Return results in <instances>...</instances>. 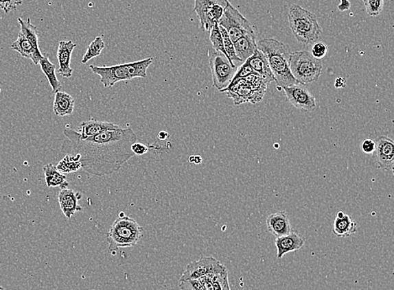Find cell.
Here are the masks:
<instances>
[{"label": "cell", "mask_w": 394, "mask_h": 290, "mask_svg": "<svg viewBox=\"0 0 394 290\" xmlns=\"http://www.w3.org/2000/svg\"><path fill=\"white\" fill-rule=\"evenodd\" d=\"M224 269H227V267L219 260L213 257H201L187 265L179 282L198 280L205 275L219 273Z\"/></svg>", "instance_id": "10"}, {"label": "cell", "mask_w": 394, "mask_h": 290, "mask_svg": "<svg viewBox=\"0 0 394 290\" xmlns=\"http://www.w3.org/2000/svg\"><path fill=\"white\" fill-rule=\"evenodd\" d=\"M290 67L292 76L303 86L316 82L323 69L321 60L305 51L291 52Z\"/></svg>", "instance_id": "6"}, {"label": "cell", "mask_w": 394, "mask_h": 290, "mask_svg": "<svg viewBox=\"0 0 394 290\" xmlns=\"http://www.w3.org/2000/svg\"><path fill=\"white\" fill-rule=\"evenodd\" d=\"M75 100L70 94L62 91L55 93L54 111L56 116H69L73 114Z\"/></svg>", "instance_id": "24"}, {"label": "cell", "mask_w": 394, "mask_h": 290, "mask_svg": "<svg viewBox=\"0 0 394 290\" xmlns=\"http://www.w3.org/2000/svg\"><path fill=\"white\" fill-rule=\"evenodd\" d=\"M208 58L210 71H211L213 86L221 91L230 85L237 67L231 63L222 52L208 49Z\"/></svg>", "instance_id": "7"}, {"label": "cell", "mask_w": 394, "mask_h": 290, "mask_svg": "<svg viewBox=\"0 0 394 290\" xmlns=\"http://www.w3.org/2000/svg\"><path fill=\"white\" fill-rule=\"evenodd\" d=\"M209 32H210L209 40L210 43H211L212 44L213 50L222 52V53L228 58L227 51H225L224 50V41L222 38V35H221L220 31L219 24L213 26V27L211 29V31H210ZM229 61H230V60H229Z\"/></svg>", "instance_id": "30"}, {"label": "cell", "mask_w": 394, "mask_h": 290, "mask_svg": "<svg viewBox=\"0 0 394 290\" xmlns=\"http://www.w3.org/2000/svg\"><path fill=\"white\" fill-rule=\"evenodd\" d=\"M220 93H227V96L233 99L235 105L248 103L256 104L261 101L264 97L255 91L243 78L231 82L227 88L221 90Z\"/></svg>", "instance_id": "11"}, {"label": "cell", "mask_w": 394, "mask_h": 290, "mask_svg": "<svg viewBox=\"0 0 394 290\" xmlns=\"http://www.w3.org/2000/svg\"><path fill=\"white\" fill-rule=\"evenodd\" d=\"M82 195L80 192L74 191L72 189H63L59 192L58 202L60 208L65 214L67 219H70L73 215L78 212H82V208L78 204V202L82 199Z\"/></svg>", "instance_id": "14"}, {"label": "cell", "mask_w": 394, "mask_h": 290, "mask_svg": "<svg viewBox=\"0 0 394 290\" xmlns=\"http://www.w3.org/2000/svg\"><path fill=\"white\" fill-rule=\"evenodd\" d=\"M0 290H5V289H3L1 285H0Z\"/></svg>", "instance_id": "44"}, {"label": "cell", "mask_w": 394, "mask_h": 290, "mask_svg": "<svg viewBox=\"0 0 394 290\" xmlns=\"http://www.w3.org/2000/svg\"><path fill=\"white\" fill-rule=\"evenodd\" d=\"M198 280L206 290H231L228 280V271L205 275Z\"/></svg>", "instance_id": "21"}, {"label": "cell", "mask_w": 394, "mask_h": 290, "mask_svg": "<svg viewBox=\"0 0 394 290\" xmlns=\"http://www.w3.org/2000/svg\"><path fill=\"white\" fill-rule=\"evenodd\" d=\"M18 22L21 25V33L23 34L25 38L29 40V43L36 51H40L38 44V29H37L36 26L32 23L31 19L28 18L27 20L24 21L22 18H18Z\"/></svg>", "instance_id": "27"}, {"label": "cell", "mask_w": 394, "mask_h": 290, "mask_svg": "<svg viewBox=\"0 0 394 290\" xmlns=\"http://www.w3.org/2000/svg\"><path fill=\"white\" fill-rule=\"evenodd\" d=\"M219 27L221 35H222L224 50L227 51L229 60H230L231 63H234V61L242 62L241 60L235 54L233 43H232L230 36H229L227 29L220 25Z\"/></svg>", "instance_id": "31"}, {"label": "cell", "mask_w": 394, "mask_h": 290, "mask_svg": "<svg viewBox=\"0 0 394 290\" xmlns=\"http://www.w3.org/2000/svg\"><path fill=\"white\" fill-rule=\"evenodd\" d=\"M82 168L80 158L72 154H67L56 165V169L61 173H73Z\"/></svg>", "instance_id": "29"}, {"label": "cell", "mask_w": 394, "mask_h": 290, "mask_svg": "<svg viewBox=\"0 0 394 290\" xmlns=\"http://www.w3.org/2000/svg\"><path fill=\"white\" fill-rule=\"evenodd\" d=\"M153 61V58H149L138 62L111 67L91 65L89 66V69L93 73L99 75L101 84H103L104 88H110L119 82L132 80L137 77L146 78L148 77L146 71Z\"/></svg>", "instance_id": "3"}, {"label": "cell", "mask_w": 394, "mask_h": 290, "mask_svg": "<svg viewBox=\"0 0 394 290\" xmlns=\"http://www.w3.org/2000/svg\"><path fill=\"white\" fill-rule=\"evenodd\" d=\"M121 126L113 123L97 121L95 119H89V121L82 122L77 131L82 138H87L102 134L104 132L114 131L121 129Z\"/></svg>", "instance_id": "18"}, {"label": "cell", "mask_w": 394, "mask_h": 290, "mask_svg": "<svg viewBox=\"0 0 394 290\" xmlns=\"http://www.w3.org/2000/svg\"><path fill=\"white\" fill-rule=\"evenodd\" d=\"M45 180L48 187H60L61 190L67 189L69 186L67 182L66 176L60 172L56 167L52 164H48L43 167Z\"/></svg>", "instance_id": "25"}, {"label": "cell", "mask_w": 394, "mask_h": 290, "mask_svg": "<svg viewBox=\"0 0 394 290\" xmlns=\"http://www.w3.org/2000/svg\"><path fill=\"white\" fill-rule=\"evenodd\" d=\"M219 25L227 29L232 43H235V40L242 38L244 36L256 35L253 25L232 5L231 0L225 7Z\"/></svg>", "instance_id": "8"}, {"label": "cell", "mask_w": 394, "mask_h": 290, "mask_svg": "<svg viewBox=\"0 0 394 290\" xmlns=\"http://www.w3.org/2000/svg\"><path fill=\"white\" fill-rule=\"evenodd\" d=\"M131 152H132L135 156H143V154L149 152V148L148 146L141 144V143H134L131 145Z\"/></svg>", "instance_id": "37"}, {"label": "cell", "mask_w": 394, "mask_h": 290, "mask_svg": "<svg viewBox=\"0 0 394 290\" xmlns=\"http://www.w3.org/2000/svg\"><path fill=\"white\" fill-rule=\"evenodd\" d=\"M268 232L276 237L290 234L292 231L286 212H279L269 215L266 220Z\"/></svg>", "instance_id": "16"}, {"label": "cell", "mask_w": 394, "mask_h": 290, "mask_svg": "<svg viewBox=\"0 0 394 290\" xmlns=\"http://www.w3.org/2000/svg\"><path fill=\"white\" fill-rule=\"evenodd\" d=\"M375 142H376V148H375L373 157L375 165L385 171L393 172L394 167L393 141L388 137L381 136Z\"/></svg>", "instance_id": "13"}, {"label": "cell", "mask_w": 394, "mask_h": 290, "mask_svg": "<svg viewBox=\"0 0 394 290\" xmlns=\"http://www.w3.org/2000/svg\"><path fill=\"white\" fill-rule=\"evenodd\" d=\"M76 47L77 45L72 40H62L59 43L58 53H56L59 64L58 73L62 77L70 78L73 76V71L71 69L70 64L73 51Z\"/></svg>", "instance_id": "15"}, {"label": "cell", "mask_w": 394, "mask_h": 290, "mask_svg": "<svg viewBox=\"0 0 394 290\" xmlns=\"http://www.w3.org/2000/svg\"><path fill=\"white\" fill-rule=\"evenodd\" d=\"M291 31L299 43L310 45L320 39L323 29L311 11L298 5H291L288 14Z\"/></svg>", "instance_id": "4"}, {"label": "cell", "mask_w": 394, "mask_h": 290, "mask_svg": "<svg viewBox=\"0 0 394 290\" xmlns=\"http://www.w3.org/2000/svg\"><path fill=\"white\" fill-rule=\"evenodd\" d=\"M159 137L161 139V141H165V139L169 137V134L167 133L166 131H161L159 134Z\"/></svg>", "instance_id": "42"}, {"label": "cell", "mask_w": 394, "mask_h": 290, "mask_svg": "<svg viewBox=\"0 0 394 290\" xmlns=\"http://www.w3.org/2000/svg\"><path fill=\"white\" fill-rule=\"evenodd\" d=\"M251 74H256V73H255L253 69H251V67L249 66V64L245 61L242 65L239 67L238 70L236 71L235 76L233 78H232L231 82H235L240 80V79L245 78Z\"/></svg>", "instance_id": "33"}, {"label": "cell", "mask_w": 394, "mask_h": 290, "mask_svg": "<svg viewBox=\"0 0 394 290\" xmlns=\"http://www.w3.org/2000/svg\"><path fill=\"white\" fill-rule=\"evenodd\" d=\"M23 3V0H0V10L5 11L6 13L11 11L16 10L18 6Z\"/></svg>", "instance_id": "35"}, {"label": "cell", "mask_w": 394, "mask_h": 290, "mask_svg": "<svg viewBox=\"0 0 394 290\" xmlns=\"http://www.w3.org/2000/svg\"><path fill=\"white\" fill-rule=\"evenodd\" d=\"M351 9V2L349 0H340L339 5H338V10L340 12H344V11H347Z\"/></svg>", "instance_id": "39"}, {"label": "cell", "mask_w": 394, "mask_h": 290, "mask_svg": "<svg viewBox=\"0 0 394 290\" xmlns=\"http://www.w3.org/2000/svg\"><path fill=\"white\" fill-rule=\"evenodd\" d=\"M246 62L249 64V66L253 70L262 77L266 79L270 82H274V78L271 69H270L268 62L266 61L265 56L261 51H259L257 47L255 51L254 54Z\"/></svg>", "instance_id": "22"}, {"label": "cell", "mask_w": 394, "mask_h": 290, "mask_svg": "<svg viewBox=\"0 0 394 290\" xmlns=\"http://www.w3.org/2000/svg\"><path fill=\"white\" fill-rule=\"evenodd\" d=\"M143 230L133 218L119 217L106 234L108 250L115 254L119 248L137 246L143 236Z\"/></svg>", "instance_id": "5"}, {"label": "cell", "mask_w": 394, "mask_h": 290, "mask_svg": "<svg viewBox=\"0 0 394 290\" xmlns=\"http://www.w3.org/2000/svg\"><path fill=\"white\" fill-rule=\"evenodd\" d=\"M327 52L328 47L326 46L325 43H315L310 54L312 55L314 58L321 60L325 58Z\"/></svg>", "instance_id": "34"}, {"label": "cell", "mask_w": 394, "mask_h": 290, "mask_svg": "<svg viewBox=\"0 0 394 290\" xmlns=\"http://www.w3.org/2000/svg\"><path fill=\"white\" fill-rule=\"evenodd\" d=\"M105 47V43L103 40L102 36H97L95 40L90 43L87 51H86L85 54L82 56V64L88 63L90 60L93 58H97L101 54V52L103 51L104 48Z\"/></svg>", "instance_id": "28"}, {"label": "cell", "mask_w": 394, "mask_h": 290, "mask_svg": "<svg viewBox=\"0 0 394 290\" xmlns=\"http://www.w3.org/2000/svg\"><path fill=\"white\" fill-rule=\"evenodd\" d=\"M10 48L12 49L13 51L19 52L22 58L32 60V62L35 64V65H38L41 58H43V55L41 54V52L36 51L21 32L19 34L17 40L11 45Z\"/></svg>", "instance_id": "19"}, {"label": "cell", "mask_w": 394, "mask_h": 290, "mask_svg": "<svg viewBox=\"0 0 394 290\" xmlns=\"http://www.w3.org/2000/svg\"><path fill=\"white\" fill-rule=\"evenodd\" d=\"M280 88L283 89L287 100L300 110L314 112L316 109V100L305 86L298 84Z\"/></svg>", "instance_id": "12"}, {"label": "cell", "mask_w": 394, "mask_h": 290, "mask_svg": "<svg viewBox=\"0 0 394 290\" xmlns=\"http://www.w3.org/2000/svg\"><path fill=\"white\" fill-rule=\"evenodd\" d=\"M256 35H246L233 43L235 51L241 62L251 58L257 49Z\"/></svg>", "instance_id": "23"}, {"label": "cell", "mask_w": 394, "mask_h": 290, "mask_svg": "<svg viewBox=\"0 0 394 290\" xmlns=\"http://www.w3.org/2000/svg\"><path fill=\"white\" fill-rule=\"evenodd\" d=\"M124 216H126L125 213H124L123 212H121V213H119V217H122Z\"/></svg>", "instance_id": "43"}, {"label": "cell", "mask_w": 394, "mask_h": 290, "mask_svg": "<svg viewBox=\"0 0 394 290\" xmlns=\"http://www.w3.org/2000/svg\"><path fill=\"white\" fill-rule=\"evenodd\" d=\"M358 231L356 222L343 212H339L334 221L333 233L338 237H348Z\"/></svg>", "instance_id": "20"}, {"label": "cell", "mask_w": 394, "mask_h": 290, "mask_svg": "<svg viewBox=\"0 0 394 290\" xmlns=\"http://www.w3.org/2000/svg\"><path fill=\"white\" fill-rule=\"evenodd\" d=\"M375 148H376V142L373 139L367 138L362 143V149L364 153L373 154Z\"/></svg>", "instance_id": "38"}, {"label": "cell", "mask_w": 394, "mask_h": 290, "mask_svg": "<svg viewBox=\"0 0 394 290\" xmlns=\"http://www.w3.org/2000/svg\"><path fill=\"white\" fill-rule=\"evenodd\" d=\"M189 161L191 162V163H194L196 165H200L202 163V158L200 156H190L189 157Z\"/></svg>", "instance_id": "41"}, {"label": "cell", "mask_w": 394, "mask_h": 290, "mask_svg": "<svg viewBox=\"0 0 394 290\" xmlns=\"http://www.w3.org/2000/svg\"><path fill=\"white\" fill-rule=\"evenodd\" d=\"M303 244L305 240L294 231H292L290 234L277 237L275 245L277 258L281 259L285 254L301 250Z\"/></svg>", "instance_id": "17"}, {"label": "cell", "mask_w": 394, "mask_h": 290, "mask_svg": "<svg viewBox=\"0 0 394 290\" xmlns=\"http://www.w3.org/2000/svg\"><path fill=\"white\" fill-rule=\"evenodd\" d=\"M63 134L67 138L63 150L78 156L82 168L93 176L114 175L135 156L131 145L137 142V136L130 128L104 132L85 139L69 127Z\"/></svg>", "instance_id": "1"}, {"label": "cell", "mask_w": 394, "mask_h": 290, "mask_svg": "<svg viewBox=\"0 0 394 290\" xmlns=\"http://www.w3.org/2000/svg\"><path fill=\"white\" fill-rule=\"evenodd\" d=\"M335 86L336 88H343L346 86V80L343 77H337Z\"/></svg>", "instance_id": "40"}, {"label": "cell", "mask_w": 394, "mask_h": 290, "mask_svg": "<svg viewBox=\"0 0 394 290\" xmlns=\"http://www.w3.org/2000/svg\"><path fill=\"white\" fill-rule=\"evenodd\" d=\"M257 47L265 56L271 69L274 82L279 88L299 84L292 76L290 67L291 51L281 41L273 38L259 40Z\"/></svg>", "instance_id": "2"}, {"label": "cell", "mask_w": 394, "mask_h": 290, "mask_svg": "<svg viewBox=\"0 0 394 290\" xmlns=\"http://www.w3.org/2000/svg\"><path fill=\"white\" fill-rule=\"evenodd\" d=\"M229 1L230 0H194V11L202 29L210 32L213 26L219 24Z\"/></svg>", "instance_id": "9"}, {"label": "cell", "mask_w": 394, "mask_h": 290, "mask_svg": "<svg viewBox=\"0 0 394 290\" xmlns=\"http://www.w3.org/2000/svg\"><path fill=\"white\" fill-rule=\"evenodd\" d=\"M367 14L371 17L378 16L384 10V0H362Z\"/></svg>", "instance_id": "32"}, {"label": "cell", "mask_w": 394, "mask_h": 290, "mask_svg": "<svg viewBox=\"0 0 394 290\" xmlns=\"http://www.w3.org/2000/svg\"><path fill=\"white\" fill-rule=\"evenodd\" d=\"M39 64L41 71H43L45 76L47 78L49 84H50L52 89V92L56 93L61 91L62 86L61 82H59L58 77H56V66L54 64L51 62L48 56H45L41 58Z\"/></svg>", "instance_id": "26"}, {"label": "cell", "mask_w": 394, "mask_h": 290, "mask_svg": "<svg viewBox=\"0 0 394 290\" xmlns=\"http://www.w3.org/2000/svg\"><path fill=\"white\" fill-rule=\"evenodd\" d=\"M180 290H206L198 280L179 282Z\"/></svg>", "instance_id": "36"}]
</instances>
